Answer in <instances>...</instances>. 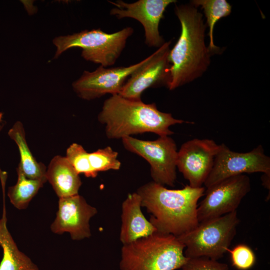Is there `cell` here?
Segmentation results:
<instances>
[{"label": "cell", "mask_w": 270, "mask_h": 270, "mask_svg": "<svg viewBox=\"0 0 270 270\" xmlns=\"http://www.w3.org/2000/svg\"><path fill=\"white\" fill-rule=\"evenodd\" d=\"M174 12L181 32L168 54L170 90L200 77L210 64L212 54L205 42L206 24L198 8L191 4L176 5Z\"/></svg>", "instance_id": "cell-1"}, {"label": "cell", "mask_w": 270, "mask_h": 270, "mask_svg": "<svg viewBox=\"0 0 270 270\" xmlns=\"http://www.w3.org/2000/svg\"><path fill=\"white\" fill-rule=\"evenodd\" d=\"M204 188L187 185L182 189H168L154 182L140 186L136 192L142 206L150 214L149 221L162 234L180 236L196 228L198 202L204 196Z\"/></svg>", "instance_id": "cell-2"}, {"label": "cell", "mask_w": 270, "mask_h": 270, "mask_svg": "<svg viewBox=\"0 0 270 270\" xmlns=\"http://www.w3.org/2000/svg\"><path fill=\"white\" fill-rule=\"evenodd\" d=\"M98 119L105 126L109 139H122L144 132L170 136L174 133L170 129L171 126L188 122L160 112L154 102L146 104L119 94L105 100Z\"/></svg>", "instance_id": "cell-3"}, {"label": "cell", "mask_w": 270, "mask_h": 270, "mask_svg": "<svg viewBox=\"0 0 270 270\" xmlns=\"http://www.w3.org/2000/svg\"><path fill=\"white\" fill-rule=\"evenodd\" d=\"M184 245L176 236L156 232L123 244L120 270H175L182 268L188 258Z\"/></svg>", "instance_id": "cell-4"}, {"label": "cell", "mask_w": 270, "mask_h": 270, "mask_svg": "<svg viewBox=\"0 0 270 270\" xmlns=\"http://www.w3.org/2000/svg\"><path fill=\"white\" fill-rule=\"evenodd\" d=\"M133 32V28L128 26L111 34L98 28L59 36L52 41L56 48L54 58L70 48H80L81 56L86 60L104 68L111 66L116 63Z\"/></svg>", "instance_id": "cell-5"}, {"label": "cell", "mask_w": 270, "mask_h": 270, "mask_svg": "<svg viewBox=\"0 0 270 270\" xmlns=\"http://www.w3.org/2000/svg\"><path fill=\"white\" fill-rule=\"evenodd\" d=\"M239 222L236 210L200 222L196 228L177 238L185 246L186 258L206 257L217 260L229 249Z\"/></svg>", "instance_id": "cell-6"}, {"label": "cell", "mask_w": 270, "mask_h": 270, "mask_svg": "<svg viewBox=\"0 0 270 270\" xmlns=\"http://www.w3.org/2000/svg\"><path fill=\"white\" fill-rule=\"evenodd\" d=\"M122 140L126 150L148 162L153 182L162 186H174L176 179L178 150L172 138L159 136L154 140H144L128 136Z\"/></svg>", "instance_id": "cell-7"}, {"label": "cell", "mask_w": 270, "mask_h": 270, "mask_svg": "<svg viewBox=\"0 0 270 270\" xmlns=\"http://www.w3.org/2000/svg\"><path fill=\"white\" fill-rule=\"evenodd\" d=\"M254 172L270 174V158L264 154L262 145L248 152H238L222 144L204 184L208 188L226 178Z\"/></svg>", "instance_id": "cell-8"}, {"label": "cell", "mask_w": 270, "mask_h": 270, "mask_svg": "<svg viewBox=\"0 0 270 270\" xmlns=\"http://www.w3.org/2000/svg\"><path fill=\"white\" fill-rule=\"evenodd\" d=\"M250 190V179L245 174L226 178L208 187L198 206V222L236 210Z\"/></svg>", "instance_id": "cell-9"}, {"label": "cell", "mask_w": 270, "mask_h": 270, "mask_svg": "<svg viewBox=\"0 0 270 270\" xmlns=\"http://www.w3.org/2000/svg\"><path fill=\"white\" fill-rule=\"evenodd\" d=\"M127 66L106 68L100 66L93 72L85 70L72 84L73 90L81 98L92 100L107 94H118L128 78L148 60Z\"/></svg>", "instance_id": "cell-10"}, {"label": "cell", "mask_w": 270, "mask_h": 270, "mask_svg": "<svg viewBox=\"0 0 270 270\" xmlns=\"http://www.w3.org/2000/svg\"><path fill=\"white\" fill-rule=\"evenodd\" d=\"M220 148L212 139L194 138L184 143L178 151L176 168L192 188L204 184L212 168Z\"/></svg>", "instance_id": "cell-11"}, {"label": "cell", "mask_w": 270, "mask_h": 270, "mask_svg": "<svg viewBox=\"0 0 270 270\" xmlns=\"http://www.w3.org/2000/svg\"><path fill=\"white\" fill-rule=\"evenodd\" d=\"M175 0H139L128 3L118 0L109 2L116 6L110 14L118 19L134 18L141 23L144 30L145 42L150 47H160L164 41L159 32V24L166 8Z\"/></svg>", "instance_id": "cell-12"}, {"label": "cell", "mask_w": 270, "mask_h": 270, "mask_svg": "<svg viewBox=\"0 0 270 270\" xmlns=\"http://www.w3.org/2000/svg\"><path fill=\"white\" fill-rule=\"evenodd\" d=\"M170 44V41L164 42L148 56V60L128 78L118 94L127 98L140 100L142 92L148 88L162 85L167 87Z\"/></svg>", "instance_id": "cell-13"}, {"label": "cell", "mask_w": 270, "mask_h": 270, "mask_svg": "<svg viewBox=\"0 0 270 270\" xmlns=\"http://www.w3.org/2000/svg\"><path fill=\"white\" fill-rule=\"evenodd\" d=\"M96 208L88 204L78 194L59 198L56 218L50 226L54 234L68 232L73 240L90 236L89 222L97 213Z\"/></svg>", "instance_id": "cell-14"}, {"label": "cell", "mask_w": 270, "mask_h": 270, "mask_svg": "<svg viewBox=\"0 0 270 270\" xmlns=\"http://www.w3.org/2000/svg\"><path fill=\"white\" fill-rule=\"evenodd\" d=\"M142 199L136 192L130 194L122 204L120 240L123 244L148 236L156 232L141 210Z\"/></svg>", "instance_id": "cell-15"}, {"label": "cell", "mask_w": 270, "mask_h": 270, "mask_svg": "<svg viewBox=\"0 0 270 270\" xmlns=\"http://www.w3.org/2000/svg\"><path fill=\"white\" fill-rule=\"evenodd\" d=\"M46 178L59 198L78 194L82 184L79 174L66 158L60 156H55L50 162Z\"/></svg>", "instance_id": "cell-16"}, {"label": "cell", "mask_w": 270, "mask_h": 270, "mask_svg": "<svg viewBox=\"0 0 270 270\" xmlns=\"http://www.w3.org/2000/svg\"><path fill=\"white\" fill-rule=\"evenodd\" d=\"M3 208L0 219V246L3 250L0 270H39L30 258L18 250L7 227L4 204Z\"/></svg>", "instance_id": "cell-17"}, {"label": "cell", "mask_w": 270, "mask_h": 270, "mask_svg": "<svg viewBox=\"0 0 270 270\" xmlns=\"http://www.w3.org/2000/svg\"><path fill=\"white\" fill-rule=\"evenodd\" d=\"M8 134L18 146L20 160L18 166L24 174L32 180L46 179V166L38 162L31 152L28 145L22 124L16 122L9 130Z\"/></svg>", "instance_id": "cell-18"}, {"label": "cell", "mask_w": 270, "mask_h": 270, "mask_svg": "<svg viewBox=\"0 0 270 270\" xmlns=\"http://www.w3.org/2000/svg\"><path fill=\"white\" fill-rule=\"evenodd\" d=\"M18 180L15 185L8 188V196L12 204L18 210L26 208L46 179L32 180L27 178L20 169L16 168Z\"/></svg>", "instance_id": "cell-19"}, {"label": "cell", "mask_w": 270, "mask_h": 270, "mask_svg": "<svg viewBox=\"0 0 270 270\" xmlns=\"http://www.w3.org/2000/svg\"><path fill=\"white\" fill-rule=\"evenodd\" d=\"M190 4L196 8L200 6L203 10L208 27L210 51L216 52L220 48L214 42V29L216 24L220 19L227 16L232 12L231 5L226 0H194Z\"/></svg>", "instance_id": "cell-20"}, {"label": "cell", "mask_w": 270, "mask_h": 270, "mask_svg": "<svg viewBox=\"0 0 270 270\" xmlns=\"http://www.w3.org/2000/svg\"><path fill=\"white\" fill-rule=\"evenodd\" d=\"M118 156V153L110 146L88 153L90 166L97 174L100 172L120 170L121 162Z\"/></svg>", "instance_id": "cell-21"}, {"label": "cell", "mask_w": 270, "mask_h": 270, "mask_svg": "<svg viewBox=\"0 0 270 270\" xmlns=\"http://www.w3.org/2000/svg\"><path fill=\"white\" fill-rule=\"evenodd\" d=\"M66 157L79 174H83L86 177L92 178L97 176L90 166L88 152L80 144H72L66 150Z\"/></svg>", "instance_id": "cell-22"}, {"label": "cell", "mask_w": 270, "mask_h": 270, "mask_svg": "<svg viewBox=\"0 0 270 270\" xmlns=\"http://www.w3.org/2000/svg\"><path fill=\"white\" fill-rule=\"evenodd\" d=\"M232 265L240 270H248L256 262V255L251 248L244 244H239L228 249Z\"/></svg>", "instance_id": "cell-23"}, {"label": "cell", "mask_w": 270, "mask_h": 270, "mask_svg": "<svg viewBox=\"0 0 270 270\" xmlns=\"http://www.w3.org/2000/svg\"><path fill=\"white\" fill-rule=\"evenodd\" d=\"M182 270H228L227 264L206 257L188 258Z\"/></svg>", "instance_id": "cell-24"}, {"label": "cell", "mask_w": 270, "mask_h": 270, "mask_svg": "<svg viewBox=\"0 0 270 270\" xmlns=\"http://www.w3.org/2000/svg\"><path fill=\"white\" fill-rule=\"evenodd\" d=\"M270 174H264L262 177V184L267 189L270 190Z\"/></svg>", "instance_id": "cell-25"}, {"label": "cell", "mask_w": 270, "mask_h": 270, "mask_svg": "<svg viewBox=\"0 0 270 270\" xmlns=\"http://www.w3.org/2000/svg\"><path fill=\"white\" fill-rule=\"evenodd\" d=\"M2 124H3V122H2V114L0 112V130H1V129L2 128V126H3Z\"/></svg>", "instance_id": "cell-26"}]
</instances>
